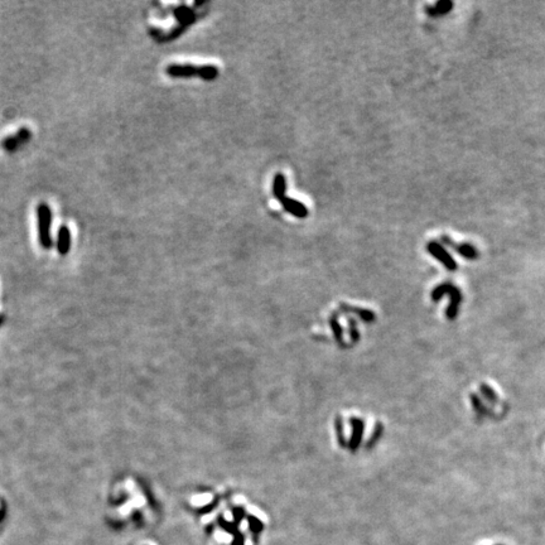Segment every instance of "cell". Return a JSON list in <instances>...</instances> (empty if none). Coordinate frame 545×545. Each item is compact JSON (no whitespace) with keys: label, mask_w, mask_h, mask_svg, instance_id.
I'll use <instances>...</instances> for the list:
<instances>
[{"label":"cell","mask_w":545,"mask_h":545,"mask_svg":"<svg viewBox=\"0 0 545 545\" xmlns=\"http://www.w3.org/2000/svg\"><path fill=\"white\" fill-rule=\"evenodd\" d=\"M427 250L432 257H434L437 260L442 262L448 270H456L457 269V264L454 261V259L451 257V254L445 250L444 246L441 242L432 240V241L428 242Z\"/></svg>","instance_id":"obj_5"},{"label":"cell","mask_w":545,"mask_h":545,"mask_svg":"<svg viewBox=\"0 0 545 545\" xmlns=\"http://www.w3.org/2000/svg\"><path fill=\"white\" fill-rule=\"evenodd\" d=\"M30 139H32V131L28 128H21L19 130H17L15 134L3 139L1 148H3L6 153H14V152L18 151L19 148L23 147L24 144H27Z\"/></svg>","instance_id":"obj_3"},{"label":"cell","mask_w":545,"mask_h":545,"mask_svg":"<svg viewBox=\"0 0 545 545\" xmlns=\"http://www.w3.org/2000/svg\"><path fill=\"white\" fill-rule=\"evenodd\" d=\"M278 202L282 205V207L285 209L286 212L290 213V215L294 216V217L297 218H306L307 216H308V213H310V211H308L306 205L302 204V202H299V201L297 200L286 197V196H284V197L282 198V200L278 201Z\"/></svg>","instance_id":"obj_7"},{"label":"cell","mask_w":545,"mask_h":545,"mask_svg":"<svg viewBox=\"0 0 545 545\" xmlns=\"http://www.w3.org/2000/svg\"><path fill=\"white\" fill-rule=\"evenodd\" d=\"M37 229H38V240L43 249L48 250L53 246L52 239V211L47 204L42 202L37 206Z\"/></svg>","instance_id":"obj_2"},{"label":"cell","mask_w":545,"mask_h":545,"mask_svg":"<svg viewBox=\"0 0 545 545\" xmlns=\"http://www.w3.org/2000/svg\"><path fill=\"white\" fill-rule=\"evenodd\" d=\"M165 74L169 77L181 78V77L198 76L202 80L212 81L218 76V68L216 66H192V65H169L165 68Z\"/></svg>","instance_id":"obj_1"},{"label":"cell","mask_w":545,"mask_h":545,"mask_svg":"<svg viewBox=\"0 0 545 545\" xmlns=\"http://www.w3.org/2000/svg\"><path fill=\"white\" fill-rule=\"evenodd\" d=\"M286 192V180L283 173H277L273 181V196L279 201L284 197Z\"/></svg>","instance_id":"obj_10"},{"label":"cell","mask_w":545,"mask_h":545,"mask_svg":"<svg viewBox=\"0 0 545 545\" xmlns=\"http://www.w3.org/2000/svg\"><path fill=\"white\" fill-rule=\"evenodd\" d=\"M489 545H504V544H489Z\"/></svg>","instance_id":"obj_11"},{"label":"cell","mask_w":545,"mask_h":545,"mask_svg":"<svg viewBox=\"0 0 545 545\" xmlns=\"http://www.w3.org/2000/svg\"><path fill=\"white\" fill-rule=\"evenodd\" d=\"M443 294L451 295V298H452V299H451V307L448 308V313H449V317H453V313L456 314L457 308H458L461 299H462V295H461L460 289L457 288V286L452 285V284H449V283L441 284V285H438L433 290L432 298H433V299H439V298L442 297Z\"/></svg>","instance_id":"obj_4"},{"label":"cell","mask_w":545,"mask_h":545,"mask_svg":"<svg viewBox=\"0 0 545 545\" xmlns=\"http://www.w3.org/2000/svg\"><path fill=\"white\" fill-rule=\"evenodd\" d=\"M70 249H71V231L66 225H62L57 234V250L59 255H67Z\"/></svg>","instance_id":"obj_8"},{"label":"cell","mask_w":545,"mask_h":545,"mask_svg":"<svg viewBox=\"0 0 545 545\" xmlns=\"http://www.w3.org/2000/svg\"><path fill=\"white\" fill-rule=\"evenodd\" d=\"M441 241L444 242V245H447V246L452 248L453 250H456L458 255L466 258V259L474 260V259H477L478 255H480V254H478L477 249L474 248L473 245L468 244V242L457 244L456 241H453V240H452L451 237H449V236H447V235L441 236Z\"/></svg>","instance_id":"obj_6"},{"label":"cell","mask_w":545,"mask_h":545,"mask_svg":"<svg viewBox=\"0 0 545 545\" xmlns=\"http://www.w3.org/2000/svg\"><path fill=\"white\" fill-rule=\"evenodd\" d=\"M453 5V1L451 0H439L434 5L427 6V14L430 17H442L451 12Z\"/></svg>","instance_id":"obj_9"}]
</instances>
